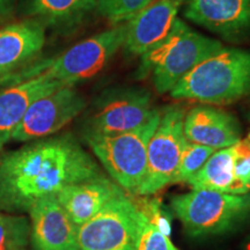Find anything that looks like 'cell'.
Wrapping results in <instances>:
<instances>
[{
	"mask_svg": "<svg viewBox=\"0 0 250 250\" xmlns=\"http://www.w3.org/2000/svg\"><path fill=\"white\" fill-rule=\"evenodd\" d=\"M102 176L98 164L70 136L37 140L0 161V210L26 212L64 188Z\"/></svg>",
	"mask_w": 250,
	"mask_h": 250,
	"instance_id": "obj_1",
	"label": "cell"
},
{
	"mask_svg": "<svg viewBox=\"0 0 250 250\" xmlns=\"http://www.w3.org/2000/svg\"><path fill=\"white\" fill-rule=\"evenodd\" d=\"M250 94V51L223 48L196 65L170 90L176 100L212 105L236 102Z\"/></svg>",
	"mask_w": 250,
	"mask_h": 250,
	"instance_id": "obj_2",
	"label": "cell"
},
{
	"mask_svg": "<svg viewBox=\"0 0 250 250\" xmlns=\"http://www.w3.org/2000/svg\"><path fill=\"white\" fill-rule=\"evenodd\" d=\"M223 48L219 41L197 33L177 18L169 33L142 55L138 74L144 78L151 72L155 89L170 93L196 65Z\"/></svg>",
	"mask_w": 250,
	"mask_h": 250,
	"instance_id": "obj_3",
	"label": "cell"
},
{
	"mask_svg": "<svg viewBox=\"0 0 250 250\" xmlns=\"http://www.w3.org/2000/svg\"><path fill=\"white\" fill-rule=\"evenodd\" d=\"M160 111L132 131L111 136L85 134L94 154L112 180L126 192L138 195L147 174V147L158 126Z\"/></svg>",
	"mask_w": 250,
	"mask_h": 250,
	"instance_id": "obj_4",
	"label": "cell"
},
{
	"mask_svg": "<svg viewBox=\"0 0 250 250\" xmlns=\"http://www.w3.org/2000/svg\"><path fill=\"white\" fill-rule=\"evenodd\" d=\"M171 208L188 235H221L250 219V192L245 195L191 190L171 199Z\"/></svg>",
	"mask_w": 250,
	"mask_h": 250,
	"instance_id": "obj_5",
	"label": "cell"
},
{
	"mask_svg": "<svg viewBox=\"0 0 250 250\" xmlns=\"http://www.w3.org/2000/svg\"><path fill=\"white\" fill-rule=\"evenodd\" d=\"M146 212L122 191L78 227V250H137Z\"/></svg>",
	"mask_w": 250,
	"mask_h": 250,
	"instance_id": "obj_6",
	"label": "cell"
},
{
	"mask_svg": "<svg viewBox=\"0 0 250 250\" xmlns=\"http://www.w3.org/2000/svg\"><path fill=\"white\" fill-rule=\"evenodd\" d=\"M184 116L183 109L177 105L160 111L158 126L148 143L147 174L138 195H153L173 182L187 144Z\"/></svg>",
	"mask_w": 250,
	"mask_h": 250,
	"instance_id": "obj_7",
	"label": "cell"
},
{
	"mask_svg": "<svg viewBox=\"0 0 250 250\" xmlns=\"http://www.w3.org/2000/svg\"><path fill=\"white\" fill-rule=\"evenodd\" d=\"M126 30V23L121 24L81 41L48 61L44 72L65 85L94 77L124 45Z\"/></svg>",
	"mask_w": 250,
	"mask_h": 250,
	"instance_id": "obj_8",
	"label": "cell"
},
{
	"mask_svg": "<svg viewBox=\"0 0 250 250\" xmlns=\"http://www.w3.org/2000/svg\"><path fill=\"white\" fill-rule=\"evenodd\" d=\"M86 101L73 85H64L33 103L12 133L15 142H31L51 136L74 120Z\"/></svg>",
	"mask_w": 250,
	"mask_h": 250,
	"instance_id": "obj_9",
	"label": "cell"
},
{
	"mask_svg": "<svg viewBox=\"0 0 250 250\" xmlns=\"http://www.w3.org/2000/svg\"><path fill=\"white\" fill-rule=\"evenodd\" d=\"M156 109L144 89L123 88L109 93L89 118L86 134L111 136L132 131L145 124Z\"/></svg>",
	"mask_w": 250,
	"mask_h": 250,
	"instance_id": "obj_10",
	"label": "cell"
},
{
	"mask_svg": "<svg viewBox=\"0 0 250 250\" xmlns=\"http://www.w3.org/2000/svg\"><path fill=\"white\" fill-rule=\"evenodd\" d=\"M30 236L36 250H78V226L56 196L30 208Z\"/></svg>",
	"mask_w": 250,
	"mask_h": 250,
	"instance_id": "obj_11",
	"label": "cell"
},
{
	"mask_svg": "<svg viewBox=\"0 0 250 250\" xmlns=\"http://www.w3.org/2000/svg\"><path fill=\"white\" fill-rule=\"evenodd\" d=\"M188 0H152L127 21L124 48L132 55H144L169 33L179 9Z\"/></svg>",
	"mask_w": 250,
	"mask_h": 250,
	"instance_id": "obj_12",
	"label": "cell"
},
{
	"mask_svg": "<svg viewBox=\"0 0 250 250\" xmlns=\"http://www.w3.org/2000/svg\"><path fill=\"white\" fill-rule=\"evenodd\" d=\"M184 136L189 143L223 149L241 138V126L235 117L213 105H197L184 116Z\"/></svg>",
	"mask_w": 250,
	"mask_h": 250,
	"instance_id": "obj_13",
	"label": "cell"
},
{
	"mask_svg": "<svg viewBox=\"0 0 250 250\" xmlns=\"http://www.w3.org/2000/svg\"><path fill=\"white\" fill-rule=\"evenodd\" d=\"M64 85L42 72L0 90V148L11 140L12 133L34 102Z\"/></svg>",
	"mask_w": 250,
	"mask_h": 250,
	"instance_id": "obj_14",
	"label": "cell"
},
{
	"mask_svg": "<svg viewBox=\"0 0 250 250\" xmlns=\"http://www.w3.org/2000/svg\"><path fill=\"white\" fill-rule=\"evenodd\" d=\"M184 17L213 33L235 37L250 29V0H188Z\"/></svg>",
	"mask_w": 250,
	"mask_h": 250,
	"instance_id": "obj_15",
	"label": "cell"
},
{
	"mask_svg": "<svg viewBox=\"0 0 250 250\" xmlns=\"http://www.w3.org/2000/svg\"><path fill=\"white\" fill-rule=\"evenodd\" d=\"M123 191L116 183L100 176L71 184L56 197L78 227L88 221L107 205L115 196Z\"/></svg>",
	"mask_w": 250,
	"mask_h": 250,
	"instance_id": "obj_16",
	"label": "cell"
},
{
	"mask_svg": "<svg viewBox=\"0 0 250 250\" xmlns=\"http://www.w3.org/2000/svg\"><path fill=\"white\" fill-rule=\"evenodd\" d=\"M45 43L44 28L36 21L9 24L0 30V72L15 68L39 54Z\"/></svg>",
	"mask_w": 250,
	"mask_h": 250,
	"instance_id": "obj_17",
	"label": "cell"
},
{
	"mask_svg": "<svg viewBox=\"0 0 250 250\" xmlns=\"http://www.w3.org/2000/svg\"><path fill=\"white\" fill-rule=\"evenodd\" d=\"M233 146L217 149L210 156L202 169L187 182L192 190H214L230 193L233 184Z\"/></svg>",
	"mask_w": 250,
	"mask_h": 250,
	"instance_id": "obj_18",
	"label": "cell"
},
{
	"mask_svg": "<svg viewBox=\"0 0 250 250\" xmlns=\"http://www.w3.org/2000/svg\"><path fill=\"white\" fill-rule=\"evenodd\" d=\"M146 221L140 234L137 250H179L170 240L169 224L162 217L160 210L149 206Z\"/></svg>",
	"mask_w": 250,
	"mask_h": 250,
	"instance_id": "obj_19",
	"label": "cell"
},
{
	"mask_svg": "<svg viewBox=\"0 0 250 250\" xmlns=\"http://www.w3.org/2000/svg\"><path fill=\"white\" fill-rule=\"evenodd\" d=\"M98 0H33L31 9L36 15L51 22H61L80 17L94 6Z\"/></svg>",
	"mask_w": 250,
	"mask_h": 250,
	"instance_id": "obj_20",
	"label": "cell"
},
{
	"mask_svg": "<svg viewBox=\"0 0 250 250\" xmlns=\"http://www.w3.org/2000/svg\"><path fill=\"white\" fill-rule=\"evenodd\" d=\"M30 221L24 215L0 212V250H20L28 245Z\"/></svg>",
	"mask_w": 250,
	"mask_h": 250,
	"instance_id": "obj_21",
	"label": "cell"
},
{
	"mask_svg": "<svg viewBox=\"0 0 250 250\" xmlns=\"http://www.w3.org/2000/svg\"><path fill=\"white\" fill-rule=\"evenodd\" d=\"M217 149L208 147V146L189 143L187 140L182 155H181L179 168H177L171 184L188 182L193 175H196L202 169L205 162L210 159V156Z\"/></svg>",
	"mask_w": 250,
	"mask_h": 250,
	"instance_id": "obj_22",
	"label": "cell"
},
{
	"mask_svg": "<svg viewBox=\"0 0 250 250\" xmlns=\"http://www.w3.org/2000/svg\"><path fill=\"white\" fill-rule=\"evenodd\" d=\"M234 147L233 184L230 193L245 195L250 192V140L240 139Z\"/></svg>",
	"mask_w": 250,
	"mask_h": 250,
	"instance_id": "obj_23",
	"label": "cell"
},
{
	"mask_svg": "<svg viewBox=\"0 0 250 250\" xmlns=\"http://www.w3.org/2000/svg\"><path fill=\"white\" fill-rule=\"evenodd\" d=\"M152 0H98L96 7L112 23L129 21L147 6Z\"/></svg>",
	"mask_w": 250,
	"mask_h": 250,
	"instance_id": "obj_24",
	"label": "cell"
},
{
	"mask_svg": "<svg viewBox=\"0 0 250 250\" xmlns=\"http://www.w3.org/2000/svg\"><path fill=\"white\" fill-rule=\"evenodd\" d=\"M48 62L43 64H36L34 66L28 68H22L19 71H8V72H0V88L12 86L14 83H19L21 81H24L30 78L37 76V74L44 72Z\"/></svg>",
	"mask_w": 250,
	"mask_h": 250,
	"instance_id": "obj_25",
	"label": "cell"
},
{
	"mask_svg": "<svg viewBox=\"0 0 250 250\" xmlns=\"http://www.w3.org/2000/svg\"><path fill=\"white\" fill-rule=\"evenodd\" d=\"M11 2H12V0H0V12L8 9Z\"/></svg>",
	"mask_w": 250,
	"mask_h": 250,
	"instance_id": "obj_26",
	"label": "cell"
},
{
	"mask_svg": "<svg viewBox=\"0 0 250 250\" xmlns=\"http://www.w3.org/2000/svg\"><path fill=\"white\" fill-rule=\"evenodd\" d=\"M242 250H250V233L246 236L242 243Z\"/></svg>",
	"mask_w": 250,
	"mask_h": 250,
	"instance_id": "obj_27",
	"label": "cell"
},
{
	"mask_svg": "<svg viewBox=\"0 0 250 250\" xmlns=\"http://www.w3.org/2000/svg\"><path fill=\"white\" fill-rule=\"evenodd\" d=\"M247 138H248V139H249V140H250V132H249V133H248V136H247Z\"/></svg>",
	"mask_w": 250,
	"mask_h": 250,
	"instance_id": "obj_28",
	"label": "cell"
},
{
	"mask_svg": "<svg viewBox=\"0 0 250 250\" xmlns=\"http://www.w3.org/2000/svg\"><path fill=\"white\" fill-rule=\"evenodd\" d=\"M249 118H250V109H249Z\"/></svg>",
	"mask_w": 250,
	"mask_h": 250,
	"instance_id": "obj_29",
	"label": "cell"
}]
</instances>
